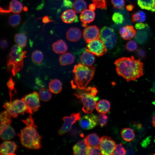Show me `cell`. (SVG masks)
Instances as JSON below:
<instances>
[{
	"label": "cell",
	"instance_id": "obj_28",
	"mask_svg": "<svg viewBox=\"0 0 155 155\" xmlns=\"http://www.w3.org/2000/svg\"><path fill=\"white\" fill-rule=\"evenodd\" d=\"M49 87L51 92L55 94H58L62 91V84L59 80L54 79L49 82Z\"/></svg>",
	"mask_w": 155,
	"mask_h": 155
},
{
	"label": "cell",
	"instance_id": "obj_8",
	"mask_svg": "<svg viewBox=\"0 0 155 155\" xmlns=\"http://www.w3.org/2000/svg\"><path fill=\"white\" fill-rule=\"evenodd\" d=\"M22 98L27 106L30 114L38 111L40 107L39 96L36 92L25 95Z\"/></svg>",
	"mask_w": 155,
	"mask_h": 155
},
{
	"label": "cell",
	"instance_id": "obj_39",
	"mask_svg": "<svg viewBox=\"0 0 155 155\" xmlns=\"http://www.w3.org/2000/svg\"><path fill=\"white\" fill-rule=\"evenodd\" d=\"M12 101L7 102L3 105L4 108L9 114L11 117L16 118L18 117V114L16 113L13 110L12 106Z\"/></svg>",
	"mask_w": 155,
	"mask_h": 155
},
{
	"label": "cell",
	"instance_id": "obj_41",
	"mask_svg": "<svg viewBox=\"0 0 155 155\" xmlns=\"http://www.w3.org/2000/svg\"><path fill=\"white\" fill-rule=\"evenodd\" d=\"M98 122L100 126L101 127L105 126L108 123V117L106 114L100 113L98 115Z\"/></svg>",
	"mask_w": 155,
	"mask_h": 155
},
{
	"label": "cell",
	"instance_id": "obj_34",
	"mask_svg": "<svg viewBox=\"0 0 155 155\" xmlns=\"http://www.w3.org/2000/svg\"><path fill=\"white\" fill-rule=\"evenodd\" d=\"M0 125H10L12 122L11 116L6 111L1 112L0 113Z\"/></svg>",
	"mask_w": 155,
	"mask_h": 155
},
{
	"label": "cell",
	"instance_id": "obj_31",
	"mask_svg": "<svg viewBox=\"0 0 155 155\" xmlns=\"http://www.w3.org/2000/svg\"><path fill=\"white\" fill-rule=\"evenodd\" d=\"M14 40L17 45L22 48L26 46L27 43V37L23 33L16 34L14 36Z\"/></svg>",
	"mask_w": 155,
	"mask_h": 155
},
{
	"label": "cell",
	"instance_id": "obj_53",
	"mask_svg": "<svg viewBox=\"0 0 155 155\" xmlns=\"http://www.w3.org/2000/svg\"><path fill=\"white\" fill-rule=\"evenodd\" d=\"M96 6L94 3L90 4L89 6V9L91 11H94L96 9Z\"/></svg>",
	"mask_w": 155,
	"mask_h": 155
},
{
	"label": "cell",
	"instance_id": "obj_52",
	"mask_svg": "<svg viewBox=\"0 0 155 155\" xmlns=\"http://www.w3.org/2000/svg\"><path fill=\"white\" fill-rule=\"evenodd\" d=\"M42 22L44 23H47L52 21V20H50L48 16H46L43 17L42 19Z\"/></svg>",
	"mask_w": 155,
	"mask_h": 155
},
{
	"label": "cell",
	"instance_id": "obj_43",
	"mask_svg": "<svg viewBox=\"0 0 155 155\" xmlns=\"http://www.w3.org/2000/svg\"><path fill=\"white\" fill-rule=\"evenodd\" d=\"M137 48L136 42L133 40L128 41L126 44L125 48L129 52H133L135 51Z\"/></svg>",
	"mask_w": 155,
	"mask_h": 155
},
{
	"label": "cell",
	"instance_id": "obj_35",
	"mask_svg": "<svg viewBox=\"0 0 155 155\" xmlns=\"http://www.w3.org/2000/svg\"><path fill=\"white\" fill-rule=\"evenodd\" d=\"M43 55L42 53L38 50H35L32 53L31 59L35 63L39 65L42 62L43 59Z\"/></svg>",
	"mask_w": 155,
	"mask_h": 155
},
{
	"label": "cell",
	"instance_id": "obj_14",
	"mask_svg": "<svg viewBox=\"0 0 155 155\" xmlns=\"http://www.w3.org/2000/svg\"><path fill=\"white\" fill-rule=\"evenodd\" d=\"M12 106L13 110L18 114L24 115L25 113L30 114L29 110L22 98L13 100L12 102Z\"/></svg>",
	"mask_w": 155,
	"mask_h": 155
},
{
	"label": "cell",
	"instance_id": "obj_22",
	"mask_svg": "<svg viewBox=\"0 0 155 155\" xmlns=\"http://www.w3.org/2000/svg\"><path fill=\"white\" fill-rule=\"evenodd\" d=\"M94 12L90 9H86L81 13L80 18L82 23L87 24L92 22L94 19Z\"/></svg>",
	"mask_w": 155,
	"mask_h": 155
},
{
	"label": "cell",
	"instance_id": "obj_45",
	"mask_svg": "<svg viewBox=\"0 0 155 155\" xmlns=\"http://www.w3.org/2000/svg\"><path fill=\"white\" fill-rule=\"evenodd\" d=\"M126 151L121 143L116 145L115 150L112 155H125Z\"/></svg>",
	"mask_w": 155,
	"mask_h": 155
},
{
	"label": "cell",
	"instance_id": "obj_7",
	"mask_svg": "<svg viewBox=\"0 0 155 155\" xmlns=\"http://www.w3.org/2000/svg\"><path fill=\"white\" fill-rule=\"evenodd\" d=\"M87 43L85 49L86 51L97 57L101 56L107 52V48L100 39L94 40Z\"/></svg>",
	"mask_w": 155,
	"mask_h": 155
},
{
	"label": "cell",
	"instance_id": "obj_1",
	"mask_svg": "<svg viewBox=\"0 0 155 155\" xmlns=\"http://www.w3.org/2000/svg\"><path fill=\"white\" fill-rule=\"evenodd\" d=\"M114 63L118 75L128 82L135 81L144 75L143 63L140 59H135L133 56L120 58Z\"/></svg>",
	"mask_w": 155,
	"mask_h": 155
},
{
	"label": "cell",
	"instance_id": "obj_38",
	"mask_svg": "<svg viewBox=\"0 0 155 155\" xmlns=\"http://www.w3.org/2000/svg\"><path fill=\"white\" fill-rule=\"evenodd\" d=\"M20 16L18 14L11 15L8 19V22L9 25L13 27L18 26L20 24Z\"/></svg>",
	"mask_w": 155,
	"mask_h": 155
},
{
	"label": "cell",
	"instance_id": "obj_44",
	"mask_svg": "<svg viewBox=\"0 0 155 155\" xmlns=\"http://www.w3.org/2000/svg\"><path fill=\"white\" fill-rule=\"evenodd\" d=\"M111 3L114 8L121 9L124 7L125 4V0H111Z\"/></svg>",
	"mask_w": 155,
	"mask_h": 155
},
{
	"label": "cell",
	"instance_id": "obj_29",
	"mask_svg": "<svg viewBox=\"0 0 155 155\" xmlns=\"http://www.w3.org/2000/svg\"><path fill=\"white\" fill-rule=\"evenodd\" d=\"M146 16L144 12L138 10L132 13L131 15V20L133 23L142 22L145 21Z\"/></svg>",
	"mask_w": 155,
	"mask_h": 155
},
{
	"label": "cell",
	"instance_id": "obj_42",
	"mask_svg": "<svg viewBox=\"0 0 155 155\" xmlns=\"http://www.w3.org/2000/svg\"><path fill=\"white\" fill-rule=\"evenodd\" d=\"M86 155H102L99 147L88 146Z\"/></svg>",
	"mask_w": 155,
	"mask_h": 155
},
{
	"label": "cell",
	"instance_id": "obj_20",
	"mask_svg": "<svg viewBox=\"0 0 155 155\" xmlns=\"http://www.w3.org/2000/svg\"><path fill=\"white\" fill-rule=\"evenodd\" d=\"M87 147L84 140H80L73 146V154L80 155L86 154Z\"/></svg>",
	"mask_w": 155,
	"mask_h": 155
},
{
	"label": "cell",
	"instance_id": "obj_32",
	"mask_svg": "<svg viewBox=\"0 0 155 155\" xmlns=\"http://www.w3.org/2000/svg\"><path fill=\"white\" fill-rule=\"evenodd\" d=\"M73 7L75 12L81 13L86 9V3L84 0H75L73 2Z\"/></svg>",
	"mask_w": 155,
	"mask_h": 155
},
{
	"label": "cell",
	"instance_id": "obj_26",
	"mask_svg": "<svg viewBox=\"0 0 155 155\" xmlns=\"http://www.w3.org/2000/svg\"><path fill=\"white\" fill-rule=\"evenodd\" d=\"M137 3L143 9L155 12V0H137Z\"/></svg>",
	"mask_w": 155,
	"mask_h": 155
},
{
	"label": "cell",
	"instance_id": "obj_11",
	"mask_svg": "<svg viewBox=\"0 0 155 155\" xmlns=\"http://www.w3.org/2000/svg\"><path fill=\"white\" fill-rule=\"evenodd\" d=\"M98 122V116L94 114H91L84 115L80 118L79 124L82 129L89 130L95 127Z\"/></svg>",
	"mask_w": 155,
	"mask_h": 155
},
{
	"label": "cell",
	"instance_id": "obj_56",
	"mask_svg": "<svg viewBox=\"0 0 155 155\" xmlns=\"http://www.w3.org/2000/svg\"><path fill=\"white\" fill-rule=\"evenodd\" d=\"M23 10L25 11H26L28 10V8L26 7H24L23 8Z\"/></svg>",
	"mask_w": 155,
	"mask_h": 155
},
{
	"label": "cell",
	"instance_id": "obj_49",
	"mask_svg": "<svg viewBox=\"0 0 155 155\" xmlns=\"http://www.w3.org/2000/svg\"><path fill=\"white\" fill-rule=\"evenodd\" d=\"M8 45L7 41L5 39L1 40L0 41L1 48L2 49H4L7 47Z\"/></svg>",
	"mask_w": 155,
	"mask_h": 155
},
{
	"label": "cell",
	"instance_id": "obj_54",
	"mask_svg": "<svg viewBox=\"0 0 155 155\" xmlns=\"http://www.w3.org/2000/svg\"><path fill=\"white\" fill-rule=\"evenodd\" d=\"M152 125L155 127V115L153 117L152 121Z\"/></svg>",
	"mask_w": 155,
	"mask_h": 155
},
{
	"label": "cell",
	"instance_id": "obj_25",
	"mask_svg": "<svg viewBox=\"0 0 155 155\" xmlns=\"http://www.w3.org/2000/svg\"><path fill=\"white\" fill-rule=\"evenodd\" d=\"M111 107V104L109 102L105 99L99 101L97 103L96 108L99 113L106 114L109 111Z\"/></svg>",
	"mask_w": 155,
	"mask_h": 155
},
{
	"label": "cell",
	"instance_id": "obj_2",
	"mask_svg": "<svg viewBox=\"0 0 155 155\" xmlns=\"http://www.w3.org/2000/svg\"><path fill=\"white\" fill-rule=\"evenodd\" d=\"M22 121L26 126L18 134L22 145L29 149L38 150L41 148V137L37 131V126L35 124L31 114L27 118Z\"/></svg>",
	"mask_w": 155,
	"mask_h": 155
},
{
	"label": "cell",
	"instance_id": "obj_4",
	"mask_svg": "<svg viewBox=\"0 0 155 155\" xmlns=\"http://www.w3.org/2000/svg\"><path fill=\"white\" fill-rule=\"evenodd\" d=\"M91 86L86 87L74 94L75 96L81 100L83 105L82 110L87 114L92 112L99 99L98 97L94 96L91 94Z\"/></svg>",
	"mask_w": 155,
	"mask_h": 155
},
{
	"label": "cell",
	"instance_id": "obj_17",
	"mask_svg": "<svg viewBox=\"0 0 155 155\" xmlns=\"http://www.w3.org/2000/svg\"><path fill=\"white\" fill-rule=\"evenodd\" d=\"M22 4L18 0H12L10 2L9 8L7 9L0 8V11L2 13L12 12L16 13H20L23 10Z\"/></svg>",
	"mask_w": 155,
	"mask_h": 155
},
{
	"label": "cell",
	"instance_id": "obj_9",
	"mask_svg": "<svg viewBox=\"0 0 155 155\" xmlns=\"http://www.w3.org/2000/svg\"><path fill=\"white\" fill-rule=\"evenodd\" d=\"M81 118L79 113H73L69 116H65L63 118V125L59 129L58 133L59 135H63L69 131L73 125Z\"/></svg>",
	"mask_w": 155,
	"mask_h": 155
},
{
	"label": "cell",
	"instance_id": "obj_23",
	"mask_svg": "<svg viewBox=\"0 0 155 155\" xmlns=\"http://www.w3.org/2000/svg\"><path fill=\"white\" fill-rule=\"evenodd\" d=\"M84 140L88 146L99 147L100 139L96 133L89 134L86 136Z\"/></svg>",
	"mask_w": 155,
	"mask_h": 155
},
{
	"label": "cell",
	"instance_id": "obj_5",
	"mask_svg": "<svg viewBox=\"0 0 155 155\" xmlns=\"http://www.w3.org/2000/svg\"><path fill=\"white\" fill-rule=\"evenodd\" d=\"M26 51L22 50L17 45H13L11 48L7 62V66L12 67L24 64V59L26 57Z\"/></svg>",
	"mask_w": 155,
	"mask_h": 155
},
{
	"label": "cell",
	"instance_id": "obj_18",
	"mask_svg": "<svg viewBox=\"0 0 155 155\" xmlns=\"http://www.w3.org/2000/svg\"><path fill=\"white\" fill-rule=\"evenodd\" d=\"M61 18L63 22L67 24L78 22V18L75 11L72 9L64 11L61 16Z\"/></svg>",
	"mask_w": 155,
	"mask_h": 155
},
{
	"label": "cell",
	"instance_id": "obj_12",
	"mask_svg": "<svg viewBox=\"0 0 155 155\" xmlns=\"http://www.w3.org/2000/svg\"><path fill=\"white\" fill-rule=\"evenodd\" d=\"M100 34V30L96 25L87 26L84 29L83 32V37L87 43L99 39Z\"/></svg>",
	"mask_w": 155,
	"mask_h": 155
},
{
	"label": "cell",
	"instance_id": "obj_46",
	"mask_svg": "<svg viewBox=\"0 0 155 155\" xmlns=\"http://www.w3.org/2000/svg\"><path fill=\"white\" fill-rule=\"evenodd\" d=\"M96 7L102 9H105L106 8V0H92Z\"/></svg>",
	"mask_w": 155,
	"mask_h": 155
},
{
	"label": "cell",
	"instance_id": "obj_16",
	"mask_svg": "<svg viewBox=\"0 0 155 155\" xmlns=\"http://www.w3.org/2000/svg\"><path fill=\"white\" fill-rule=\"evenodd\" d=\"M136 31L132 25H127L121 28L119 33L121 37L125 40H129L133 38L136 34Z\"/></svg>",
	"mask_w": 155,
	"mask_h": 155
},
{
	"label": "cell",
	"instance_id": "obj_33",
	"mask_svg": "<svg viewBox=\"0 0 155 155\" xmlns=\"http://www.w3.org/2000/svg\"><path fill=\"white\" fill-rule=\"evenodd\" d=\"M50 90L46 88H42L38 92L40 99L44 102H47L51 100L52 95Z\"/></svg>",
	"mask_w": 155,
	"mask_h": 155
},
{
	"label": "cell",
	"instance_id": "obj_47",
	"mask_svg": "<svg viewBox=\"0 0 155 155\" xmlns=\"http://www.w3.org/2000/svg\"><path fill=\"white\" fill-rule=\"evenodd\" d=\"M137 55L140 58H145L146 55V52L145 50L142 49H140L137 51Z\"/></svg>",
	"mask_w": 155,
	"mask_h": 155
},
{
	"label": "cell",
	"instance_id": "obj_21",
	"mask_svg": "<svg viewBox=\"0 0 155 155\" xmlns=\"http://www.w3.org/2000/svg\"><path fill=\"white\" fill-rule=\"evenodd\" d=\"M95 57L91 53L86 51L83 52L80 55V61L82 64L88 66H91L95 61Z\"/></svg>",
	"mask_w": 155,
	"mask_h": 155
},
{
	"label": "cell",
	"instance_id": "obj_10",
	"mask_svg": "<svg viewBox=\"0 0 155 155\" xmlns=\"http://www.w3.org/2000/svg\"><path fill=\"white\" fill-rule=\"evenodd\" d=\"M116 142L110 137L103 136L100 140L99 147L102 155H112L115 150Z\"/></svg>",
	"mask_w": 155,
	"mask_h": 155
},
{
	"label": "cell",
	"instance_id": "obj_15",
	"mask_svg": "<svg viewBox=\"0 0 155 155\" xmlns=\"http://www.w3.org/2000/svg\"><path fill=\"white\" fill-rule=\"evenodd\" d=\"M15 135V130L10 125H0V137L2 140H11L13 138Z\"/></svg>",
	"mask_w": 155,
	"mask_h": 155
},
{
	"label": "cell",
	"instance_id": "obj_24",
	"mask_svg": "<svg viewBox=\"0 0 155 155\" xmlns=\"http://www.w3.org/2000/svg\"><path fill=\"white\" fill-rule=\"evenodd\" d=\"M52 46L53 51L57 54L63 53L68 49L66 42L62 40H59L54 42Z\"/></svg>",
	"mask_w": 155,
	"mask_h": 155
},
{
	"label": "cell",
	"instance_id": "obj_50",
	"mask_svg": "<svg viewBox=\"0 0 155 155\" xmlns=\"http://www.w3.org/2000/svg\"><path fill=\"white\" fill-rule=\"evenodd\" d=\"M63 5L68 8H72L73 5L72 2L70 0H63Z\"/></svg>",
	"mask_w": 155,
	"mask_h": 155
},
{
	"label": "cell",
	"instance_id": "obj_40",
	"mask_svg": "<svg viewBox=\"0 0 155 155\" xmlns=\"http://www.w3.org/2000/svg\"><path fill=\"white\" fill-rule=\"evenodd\" d=\"M112 19L113 22L116 24H122L125 20L123 15L118 12H115L113 14Z\"/></svg>",
	"mask_w": 155,
	"mask_h": 155
},
{
	"label": "cell",
	"instance_id": "obj_57",
	"mask_svg": "<svg viewBox=\"0 0 155 155\" xmlns=\"http://www.w3.org/2000/svg\"></svg>",
	"mask_w": 155,
	"mask_h": 155
},
{
	"label": "cell",
	"instance_id": "obj_27",
	"mask_svg": "<svg viewBox=\"0 0 155 155\" xmlns=\"http://www.w3.org/2000/svg\"><path fill=\"white\" fill-rule=\"evenodd\" d=\"M59 60L61 65L65 66L72 64L74 62L75 58L71 53H66L60 56Z\"/></svg>",
	"mask_w": 155,
	"mask_h": 155
},
{
	"label": "cell",
	"instance_id": "obj_37",
	"mask_svg": "<svg viewBox=\"0 0 155 155\" xmlns=\"http://www.w3.org/2000/svg\"><path fill=\"white\" fill-rule=\"evenodd\" d=\"M15 82L12 77H10L7 82V86L9 90L10 96V101H12V98L15 94L16 93V91L15 88Z\"/></svg>",
	"mask_w": 155,
	"mask_h": 155
},
{
	"label": "cell",
	"instance_id": "obj_13",
	"mask_svg": "<svg viewBox=\"0 0 155 155\" xmlns=\"http://www.w3.org/2000/svg\"><path fill=\"white\" fill-rule=\"evenodd\" d=\"M17 146L13 142L5 141L0 145V154L3 155H15Z\"/></svg>",
	"mask_w": 155,
	"mask_h": 155
},
{
	"label": "cell",
	"instance_id": "obj_51",
	"mask_svg": "<svg viewBox=\"0 0 155 155\" xmlns=\"http://www.w3.org/2000/svg\"><path fill=\"white\" fill-rule=\"evenodd\" d=\"M126 9L128 11H131L134 9V5L132 3L129 4L126 6Z\"/></svg>",
	"mask_w": 155,
	"mask_h": 155
},
{
	"label": "cell",
	"instance_id": "obj_6",
	"mask_svg": "<svg viewBox=\"0 0 155 155\" xmlns=\"http://www.w3.org/2000/svg\"><path fill=\"white\" fill-rule=\"evenodd\" d=\"M100 37L108 49H113L115 46L117 37L114 30L111 28L105 26L101 30Z\"/></svg>",
	"mask_w": 155,
	"mask_h": 155
},
{
	"label": "cell",
	"instance_id": "obj_36",
	"mask_svg": "<svg viewBox=\"0 0 155 155\" xmlns=\"http://www.w3.org/2000/svg\"><path fill=\"white\" fill-rule=\"evenodd\" d=\"M135 40L140 44H143L145 42L148 38L147 33L143 31H138L135 35Z\"/></svg>",
	"mask_w": 155,
	"mask_h": 155
},
{
	"label": "cell",
	"instance_id": "obj_3",
	"mask_svg": "<svg viewBox=\"0 0 155 155\" xmlns=\"http://www.w3.org/2000/svg\"><path fill=\"white\" fill-rule=\"evenodd\" d=\"M95 71L94 67L87 66L81 63L75 65L72 71L74 79L71 82L72 88H78L82 90L86 88L93 78Z\"/></svg>",
	"mask_w": 155,
	"mask_h": 155
},
{
	"label": "cell",
	"instance_id": "obj_48",
	"mask_svg": "<svg viewBox=\"0 0 155 155\" xmlns=\"http://www.w3.org/2000/svg\"><path fill=\"white\" fill-rule=\"evenodd\" d=\"M148 26L146 23H144L142 22H139L136 24L135 27L137 29H144Z\"/></svg>",
	"mask_w": 155,
	"mask_h": 155
},
{
	"label": "cell",
	"instance_id": "obj_55",
	"mask_svg": "<svg viewBox=\"0 0 155 155\" xmlns=\"http://www.w3.org/2000/svg\"><path fill=\"white\" fill-rule=\"evenodd\" d=\"M153 90L154 92L155 93V82H154L153 85Z\"/></svg>",
	"mask_w": 155,
	"mask_h": 155
},
{
	"label": "cell",
	"instance_id": "obj_30",
	"mask_svg": "<svg viewBox=\"0 0 155 155\" xmlns=\"http://www.w3.org/2000/svg\"><path fill=\"white\" fill-rule=\"evenodd\" d=\"M122 138L125 141L129 142L132 141L135 137V134L131 128H126L122 129L121 132Z\"/></svg>",
	"mask_w": 155,
	"mask_h": 155
},
{
	"label": "cell",
	"instance_id": "obj_19",
	"mask_svg": "<svg viewBox=\"0 0 155 155\" xmlns=\"http://www.w3.org/2000/svg\"><path fill=\"white\" fill-rule=\"evenodd\" d=\"M66 37L69 41L72 42H76L81 38L82 33L80 29L77 28H71L67 32Z\"/></svg>",
	"mask_w": 155,
	"mask_h": 155
}]
</instances>
